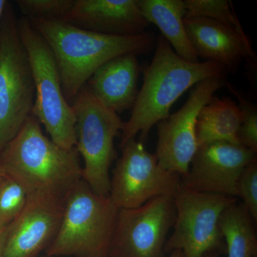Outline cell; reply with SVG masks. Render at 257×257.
Listing matches in <instances>:
<instances>
[{
    "mask_svg": "<svg viewBox=\"0 0 257 257\" xmlns=\"http://www.w3.org/2000/svg\"><path fill=\"white\" fill-rule=\"evenodd\" d=\"M0 166L33 200L64 204L69 191L82 179L77 148L54 143L33 115L0 153Z\"/></svg>",
    "mask_w": 257,
    "mask_h": 257,
    "instance_id": "obj_1",
    "label": "cell"
},
{
    "mask_svg": "<svg viewBox=\"0 0 257 257\" xmlns=\"http://www.w3.org/2000/svg\"><path fill=\"white\" fill-rule=\"evenodd\" d=\"M29 20L53 53L64 97L71 106L103 64L121 55L149 53L156 43L157 37L151 32L114 36L77 28L63 20Z\"/></svg>",
    "mask_w": 257,
    "mask_h": 257,
    "instance_id": "obj_2",
    "label": "cell"
},
{
    "mask_svg": "<svg viewBox=\"0 0 257 257\" xmlns=\"http://www.w3.org/2000/svg\"><path fill=\"white\" fill-rule=\"evenodd\" d=\"M155 47L151 64L143 70V87L121 132V147L139 133L142 140H146L151 128L170 116L174 103L193 86L209 78L226 79L227 76L226 69L217 62H190L181 58L162 35L157 37Z\"/></svg>",
    "mask_w": 257,
    "mask_h": 257,
    "instance_id": "obj_3",
    "label": "cell"
},
{
    "mask_svg": "<svg viewBox=\"0 0 257 257\" xmlns=\"http://www.w3.org/2000/svg\"><path fill=\"white\" fill-rule=\"evenodd\" d=\"M119 210L110 197L98 195L79 181L65 198L60 228L47 256L109 257Z\"/></svg>",
    "mask_w": 257,
    "mask_h": 257,
    "instance_id": "obj_4",
    "label": "cell"
},
{
    "mask_svg": "<svg viewBox=\"0 0 257 257\" xmlns=\"http://www.w3.org/2000/svg\"><path fill=\"white\" fill-rule=\"evenodd\" d=\"M19 34L31 65L35 85L32 115L43 124L50 138L59 146H76V118L62 90L57 62L48 44L30 23L18 20Z\"/></svg>",
    "mask_w": 257,
    "mask_h": 257,
    "instance_id": "obj_5",
    "label": "cell"
},
{
    "mask_svg": "<svg viewBox=\"0 0 257 257\" xmlns=\"http://www.w3.org/2000/svg\"><path fill=\"white\" fill-rule=\"evenodd\" d=\"M35 85L11 3L0 30V153L32 115Z\"/></svg>",
    "mask_w": 257,
    "mask_h": 257,
    "instance_id": "obj_6",
    "label": "cell"
},
{
    "mask_svg": "<svg viewBox=\"0 0 257 257\" xmlns=\"http://www.w3.org/2000/svg\"><path fill=\"white\" fill-rule=\"evenodd\" d=\"M72 108L76 118V148L84 160L82 179L96 194L109 197V169L116 158L114 141L125 121L101 104L87 86L80 89Z\"/></svg>",
    "mask_w": 257,
    "mask_h": 257,
    "instance_id": "obj_7",
    "label": "cell"
},
{
    "mask_svg": "<svg viewBox=\"0 0 257 257\" xmlns=\"http://www.w3.org/2000/svg\"><path fill=\"white\" fill-rule=\"evenodd\" d=\"M174 202L176 219L174 232L167 240L164 251H182L184 257H203L223 245L224 237L219 219L236 198L194 192L179 186Z\"/></svg>",
    "mask_w": 257,
    "mask_h": 257,
    "instance_id": "obj_8",
    "label": "cell"
},
{
    "mask_svg": "<svg viewBox=\"0 0 257 257\" xmlns=\"http://www.w3.org/2000/svg\"><path fill=\"white\" fill-rule=\"evenodd\" d=\"M110 178L109 197L119 209H133L159 196L174 197L181 176L162 169L155 154L135 139L121 146Z\"/></svg>",
    "mask_w": 257,
    "mask_h": 257,
    "instance_id": "obj_9",
    "label": "cell"
},
{
    "mask_svg": "<svg viewBox=\"0 0 257 257\" xmlns=\"http://www.w3.org/2000/svg\"><path fill=\"white\" fill-rule=\"evenodd\" d=\"M176 219L174 197L159 196L133 209H119L109 257H162Z\"/></svg>",
    "mask_w": 257,
    "mask_h": 257,
    "instance_id": "obj_10",
    "label": "cell"
},
{
    "mask_svg": "<svg viewBox=\"0 0 257 257\" xmlns=\"http://www.w3.org/2000/svg\"><path fill=\"white\" fill-rule=\"evenodd\" d=\"M226 79L209 78L196 84L180 109L157 123V150L162 169L184 177L198 149L196 125L198 114L216 91L226 86Z\"/></svg>",
    "mask_w": 257,
    "mask_h": 257,
    "instance_id": "obj_11",
    "label": "cell"
},
{
    "mask_svg": "<svg viewBox=\"0 0 257 257\" xmlns=\"http://www.w3.org/2000/svg\"><path fill=\"white\" fill-rule=\"evenodd\" d=\"M256 153L240 144L215 142L198 147L181 185L194 192L237 197V184Z\"/></svg>",
    "mask_w": 257,
    "mask_h": 257,
    "instance_id": "obj_12",
    "label": "cell"
},
{
    "mask_svg": "<svg viewBox=\"0 0 257 257\" xmlns=\"http://www.w3.org/2000/svg\"><path fill=\"white\" fill-rule=\"evenodd\" d=\"M184 24L199 58L217 62L228 72H236L243 60L256 61L247 35L207 18H184Z\"/></svg>",
    "mask_w": 257,
    "mask_h": 257,
    "instance_id": "obj_13",
    "label": "cell"
},
{
    "mask_svg": "<svg viewBox=\"0 0 257 257\" xmlns=\"http://www.w3.org/2000/svg\"><path fill=\"white\" fill-rule=\"evenodd\" d=\"M63 21L114 36L141 35L150 25L139 9L137 0H74Z\"/></svg>",
    "mask_w": 257,
    "mask_h": 257,
    "instance_id": "obj_14",
    "label": "cell"
},
{
    "mask_svg": "<svg viewBox=\"0 0 257 257\" xmlns=\"http://www.w3.org/2000/svg\"><path fill=\"white\" fill-rule=\"evenodd\" d=\"M63 211L64 204L28 199L8 227L3 257H36L55 237Z\"/></svg>",
    "mask_w": 257,
    "mask_h": 257,
    "instance_id": "obj_15",
    "label": "cell"
},
{
    "mask_svg": "<svg viewBox=\"0 0 257 257\" xmlns=\"http://www.w3.org/2000/svg\"><path fill=\"white\" fill-rule=\"evenodd\" d=\"M140 69L138 56H119L101 66L85 85L104 107L119 114L133 109L139 93Z\"/></svg>",
    "mask_w": 257,
    "mask_h": 257,
    "instance_id": "obj_16",
    "label": "cell"
},
{
    "mask_svg": "<svg viewBox=\"0 0 257 257\" xmlns=\"http://www.w3.org/2000/svg\"><path fill=\"white\" fill-rule=\"evenodd\" d=\"M144 18L160 29L162 36L179 57L190 62H199L184 27V0H137Z\"/></svg>",
    "mask_w": 257,
    "mask_h": 257,
    "instance_id": "obj_17",
    "label": "cell"
},
{
    "mask_svg": "<svg viewBox=\"0 0 257 257\" xmlns=\"http://www.w3.org/2000/svg\"><path fill=\"white\" fill-rule=\"evenodd\" d=\"M241 121L239 106L230 98L213 96L198 114V146L215 142L239 144L237 133Z\"/></svg>",
    "mask_w": 257,
    "mask_h": 257,
    "instance_id": "obj_18",
    "label": "cell"
},
{
    "mask_svg": "<svg viewBox=\"0 0 257 257\" xmlns=\"http://www.w3.org/2000/svg\"><path fill=\"white\" fill-rule=\"evenodd\" d=\"M219 228L226 243L227 257H255L257 239L254 221L247 208L237 201L228 206L219 219Z\"/></svg>",
    "mask_w": 257,
    "mask_h": 257,
    "instance_id": "obj_19",
    "label": "cell"
},
{
    "mask_svg": "<svg viewBox=\"0 0 257 257\" xmlns=\"http://www.w3.org/2000/svg\"><path fill=\"white\" fill-rule=\"evenodd\" d=\"M184 18H204L214 20L240 34L246 35L231 2L227 0H184Z\"/></svg>",
    "mask_w": 257,
    "mask_h": 257,
    "instance_id": "obj_20",
    "label": "cell"
},
{
    "mask_svg": "<svg viewBox=\"0 0 257 257\" xmlns=\"http://www.w3.org/2000/svg\"><path fill=\"white\" fill-rule=\"evenodd\" d=\"M28 194L15 179L5 173L0 179V229H6L21 214Z\"/></svg>",
    "mask_w": 257,
    "mask_h": 257,
    "instance_id": "obj_21",
    "label": "cell"
},
{
    "mask_svg": "<svg viewBox=\"0 0 257 257\" xmlns=\"http://www.w3.org/2000/svg\"><path fill=\"white\" fill-rule=\"evenodd\" d=\"M23 17L28 20H64L74 0H18Z\"/></svg>",
    "mask_w": 257,
    "mask_h": 257,
    "instance_id": "obj_22",
    "label": "cell"
},
{
    "mask_svg": "<svg viewBox=\"0 0 257 257\" xmlns=\"http://www.w3.org/2000/svg\"><path fill=\"white\" fill-rule=\"evenodd\" d=\"M226 86L239 101L241 112V121L237 133V140L240 145L246 147L255 153L257 152V109L252 103L241 95L236 88L229 83Z\"/></svg>",
    "mask_w": 257,
    "mask_h": 257,
    "instance_id": "obj_23",
    "label": "cell"
},
{
    "mask_svg": "<svg viewBox=\"0 0 257 257\" xmlns=\"http://www.w3.org/2000/svg\"><path fill=\"white\" fill-rule=\"evenodd\" d=\"M237 196L243 199L253 221H257V162L253 161L243 170L237 184Z\"/></svg>",
    "mask_w": 257,
    "mask_h": 257,
    "instance_id": "obj_24",
    "label": "cell"
},
{
    "mask_svg": "<svg viewBox=\"0 0 257 257\" xmlns=\"http://www.w3.org/2000/svg\"><path fill=\"white\" fill-rule=\"evenodd\" d=\"M8 227L6 229H0V257H3V252H4Z\"/></svg>",
    "mask_w": 257,
    "mask_h": 257,
    "instance_id": "obj_25",
    "label": "cell"
},
{
    "mask_svg": "<svg viewBox=\"0 0 257 257\" xmlns=\"http://www.w3.org/2000/svg\"><path fill=\"white\" fill-rule=\"evenodd\" d=\"M8 4H9V2L7 0H0V30H1L3 18H4L5 10H6Z\"/></svg>",
    "mask_w": 257,
    "mask_h": 257,
    "instance_id": "obj_26",
    "label": "cell"
},
{
    "mask_svg": "<svg viewBox=\"0 0 257 257\" xmlns=\"http://www.w3.org/2000/svg\"><path fill=\"white\" fill-rule=\"evenodd\" d=\"M169 257H184V253L182 251H179V250H175L170 252V256Z\"/></svg>",
    "mask_w": 257,
    "mask_h": 257,
    "instance_id": "obj_27",
    "label": "cell"
},
{
    "mask_svg": "<svg viewBox=\"0 0 257 257\" xmlns=\"http://www.w3.org/2000/svg\"><path fill=\"white\" fill-rule=\"evenodd\" d=\"M203 257H217V254H216V251H211V252L206 253Z\"/></svg>",
    "mask_w": 257,
    "mask_h": 257,
    "instance_id": "obj_28",
    "label": "cell"
},
{
    "mask_svg": "<svg viewBox=\"0 0 257 257\" xmlns=\"http://www.w3.org/2000/svg\"><path fill=\"white\" fill-rule=\"evenodd\" d=\"M5 175V170H3V167L0 166V179H1V177H3V175Z\"/></svg>",
    "mask_w": 257,
    "mask_h": 257,
    "instance_id": "obj_29",
    "label": "cell"
},
{
    "mask_svg": "<svg viewBox=\"0 0 257 257\" xmlns=\"http://www.w3.org/2000/svg\"><path fill=\"white\" fill-rule=\"evenodd\" d=\"M255 257H256V256H255Z\"/></svg>",
    "mask_w": 257,
    "mask_h": 257,
    "instance_id": "obj_30",
    "label": "cell"
}]
</instances>
